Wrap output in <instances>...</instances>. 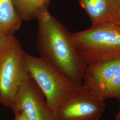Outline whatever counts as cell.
Returning a JSON list of instances; mask_svg holds the SVG:
<instances>
[{
  "mask_svg": "<svg viewBox=\"0 0 120 120\" xmlns=\"http://www.w3.org/2000/svg\"><path fill=\"white\" fill-rule=\"evenodd\" d=\"M37 19V42L41 57L77 85H82L86 65L77 52L72 34L52 15L48 8L42 10Z\"/></svg>",
  "mask_w": 120,
  "mask_h": 120,
  "instance_id": "cell-1",
  "label": "cell"
},
{
  "mask_svg": "<svg viewBox=\"0 0 120 120\" xmlns=\"http://www.w3.org/2000/svg\"><path fill=\"white\" fill-rule=\"evenodd\" d=\"M77 52L86 65L120 58V27L107 22L72 34Z\"/></svg>",
  "mask_w": 120,
  "mask_h": 120,
  "instance_id": "cell-2",
  "label": "cell"
},
{
  "mask_svg": "<svg viewBox=\"0 0 120 120\" xmlns=\"http://www.w3.org/2000/svg\"><path fill=\"white\" fill-rule=\"evenodd\" d=\"M23 63L28 74L43 93L48 106L54 112L73 94L78 85L41 57L24 52Z\"/></svg>",
  "mask_w": 120,
  "mask_h": 120,
  "instance_id": "cell-3",
  "label": "cell"
},
{
  "mask_svg": "<svg viewBox=\"0 0 120 120\" xmlns=\"http://www.w3.org/2000/svg\"><path fill=\"white\" fill-rule=\"evenodd\" d=\"M24 51L14 35L0 55V103L10 107L20 86L28 73L23 63Z\"/></svg>",
  "mask_w": 120,
  "mask_h": 120,
  "instance_id": "cell-4",
  "label": "cell"
},
{
  "mask_svg": "<svg viewBox=\"0 0 120 120\" xmlns=\"http://www.w3.org/2000/svg\"><path fill=\"white\" fill-rule=\"evenodd\" d=\"M82 85L98 98L120 101V58L86 65Z\"/></svg>",
  "mask_w": 120,
  "mask_h": 120,
  "instance_id": "cell-5",
  "label": "cell"
},
{
  "mask_svg": "<svg viewBox=\"0 0 120 120\" xmlns=\"http://www.w3.org/2000/svg\"><path fill=\"white\" fill-rule=\"evenodd\" d=\"M10 107L14 114H21L29 120H55L43 93L28 74L20 86Z\"/></svg>",
  "mask_w": 120,
  "mask_h": 120,
  "instance_id": "cell-6",
  "label": "cell"
},
{
  "mask_svg": "<svg viewBox=\"0 0 120 120\" xmlns=\"http://www.w3.org/2000/svg\"><path fill=\"white\" fill-rule=\"evenodd\" d=\"M104 100L82 85L54 112L55 120H99L105 110Z\"/></svg>",
  "mask_w": 120,
  "mask_h": 120,
  "instance_id": "cell-7",
  "label": "cell"
},
{
  "mask_svg": "<svg viewBox=\"0 0 120 120\" xmlns=\"http://www.w3.org/2000/svg\"><path fill=\"white\" fill-rule=\"evenodd\" d=\"M90 17L92 25L109 22L120 5V0H78Z\"/></svg>",
  "mask_w": 120,
  "mask_h": 120,
  "instance_id": "cell-8",
  "label": "cell"
},
{
  "mask_svg": "<svg viewBox=\"0 0 120 120\" xmlns=\"http://www.w3.org/2000/svg\"><path fill=\"white\" fill-rule=\"evenodd\" d=\"M22 21L13 0H0V33L13 34L20 28Z\"/></svg>",
  "mask_w": 120,
  "mask_h": 120,
  "instance_id": "cell-9",
  "label": "cell"
},
{
  "mask_svg": "<svg viewBox=\"0 0 120 120\" xmlns=\"http://www.w3.org/2000/svg\"><path fill=\"white\" fill-rule=\"evenodd\" d=\"M51 0H13L17 13L22 20L37 19L40 12L48 6Z\"/></svg>",
  "mask_w": 120,
  "mask_h": 120,
  "instance_id": "cell-10",
  "label": "cell"
},
{
  "mask_svg": "<svg viewBox=\"0 0 120 120\" xmlns=\"http://www.w3.org/2000/svg\"><path fill=\"white\" fill-rule=\"evenodd\" d=\"M13 36V34L7 35L0 33V55L7 47Z\"/></svg>",
  "mask_w": 120,
  "mask_h": 120,
  "instance_id": "cell-11",
  "label": "cell"
},
{
  "mask_svg": "<svg viewBox=\"0 0 120 120\" xmlns=\"http://www.w3.org/2000/svg\"><path fill=\"white\" fill-rule=\"evenodd\" d=\"M109 22L112 23L120 27V5L116 10Z\"/></svg>",
  "mask_w": 120,
  "mask_h": 120,
  "instance_id": "cell-12",
  "label": "cell"
},
{
  "mask_svg": "<svg viewBox=\"0 0 120 120\" xmlns=\"http://www.w3.org/2000/svg\"><path fill=\"white\" fill-rule=\"evenodd\" d=\"M14 120H29L26 117L21 114H15Z\"/></svg>",
  "mask_w": 120,
  "mask_h": 120,
  "instance_id": "cell-13",
  "label": "cell"
},
{
  "mask_svg": "<svg viewBox=\"0 0 120 120\" xmlns=\"http://www.w3.org/2000/svg\"><path fill=\"white\" fill-rule=\"evenodd\" d=\"M116 120H120V106L119 110V111L118 112V113H117V115L116 116Z\"/></svg>",
  "mask_w": 120,
  "mask_h": 120,
  "instance_id": "cell-14",
  "label": "cell"
},
{
  "mask_svg": "<svg viewBox=\"0 0 120 120\" xmlns=\"http://www.w3.org/2000/svg\"><path fill=\"white\" fill-rule=\"evenodd\" d=\"M0 102H1V100H0Z\"/></svg>",
  "mask_w": 120,
  "mask_h": 120,
  "instance_id": "cell-15",
  "label": "cell"
},
{
  "mask_svg": "<svg viewBox=\"0 0 120 120\" xmlns=\"http://www.w3.org/2000/svg\"></svg>",
  "mask_w": 120,
  "mask_h": 120,
  "instance_id": "cell-16",
  "label": "cell"
}]
</instances>
